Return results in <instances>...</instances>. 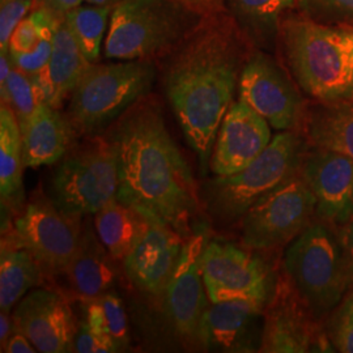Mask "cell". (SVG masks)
Returning a JSON list of instances; mask_svg holds the SVG:
<instances>
[{"instance_id":"30bf717a","label":"cell","mask_w":353,"mask_h":353,"mask_svg":"<svg viewBox=\"0 0 353 353\" xmlns=\"http://www.w3.org/2000/svg\"><path fill=\"white\" fill-rule=\"evenodd\" d=\"M316 216V199L301 172L254 203L241 219V242L255 252L275 250L294 240Z\"/></svg>"},{"instance_id":"277c9868","label":"cell","mask_w":353,"mask_h":353,"mask_svg":"<svg viewBox=\"0 0 353 353\" xmlns=\"http://www.w3.org/2000/svg\"><path fill=\"white\" fill-rule=\"evenodd\" d=\"M305 151L306 144L299 132H279L248 168L233 176H214L204 185L207 214L223 227L240 223L254 203L300 170Z\"/></svg>"},{"instance_id":"3957f363","label":"cell","mask_w":353,"mask_h":353,"mask_svg":"<svg viewBox=\"0 0 353 353\" xmlns=\"http://www.w3.org/2000/svg\"><path fill=\"white\" fill-rule=\"evenodd\" d=\"M287 63L318 102L353 100V26L288 19L281 29Z\"/></svg>"},{"instance_id":"e0dca14e","label":"cell","mask_w":353,"mask_h":353,"mask_svg":"<svg viewBox=\"0 0 353 353\" xmlns=\"http://www.w3.org/2000/svg\"><path fill=\"white\" fill-rule=\"evenodd\" d=\"M300 172L316 199V216L341 228L353 217V161L338 152L313 148L303 153Z\"/></svg>"},{"instance_id":"6da1fadb","label":"cell","mask_w":353,"mask_h":353,"mask_svg":"<svg viewBox=\"0 0 353 353\" xmlns=\"http://www.w3.org/2000/svg\"><path fill=\"white\" fill-rule=\"evenodd\" d=\"M105 134L113 141L118 156L117 198L153 214L183 237H191L202 199L159 102L145 96Z\"/></svg>"},{"instance_id":"b9f144b4","label":"cell","mask_w":353,"mask_h":353,"mask_svg":"<svg viewBox=\"0 0 353 353\" xmlns=\"http://www.w3.org/2000/svg\"><path fill=\"white\" fill-rule=\"evenodd\" d=\"M89 4H96V6H115L119 0H85Z\"/></svg>"},{"instance_id":"44dd1931","label":"cell","mask_w":353,"mask_h":353,"mask_svg":"<svg viewBox=\"0 0 353 353\" xmlns=\"http://www.w3.org/2000/svg\"><path fill=\"white\" fill-rule=\"evenodd\" d=\"M89 64L63 17L54 32L49 62L39 74L30 76L39 100L59 109Z\"/></svg>"},{"instance_id":"ab89813d","label":"cell","mask_w":353,"mask_h":353,"mask_svg":"<svg viewBox=\"0 0 353 353\" xmlns=\"http://www.w3.org/2000/svg\"><path fill=\"white\" fill-rule=\"evenodd\" d=\"M10 313L11 312L1 310V314H0V345H1V351L4 350L7 341L10 339V336L12 335L13 330H14L13 316H11Z\"/></svg>"},{"instance_id":"60d3db41","label":"cell","mask_w":353,"mask_h":353,"mask_svg":"<svg viewBox=\"0 0 353 353\" xmlns=\"http://www.w3.org/2000/svg\"><path fill=\"white\" fill-rule=\"evenodd\" d=\"M173 1L181 4L182 7H186L192 11H201V12L212 10L217 3V0H173Z\"/></svg>"},{"instance_id":"74e56055","label":"cell","mask_w":353,"mask_h":353,"mask_svg":"<svg viewBox=\"0 0 353 353\" xmlns=\"http://www.w3.org/2000/svg\"><path fill=\"white\" fill-rule=\"evenodd\" d=\"M1 352L7 353H34L38 352L37 348L32 344V341L28 339L24 332H21L19 328L13 330L12 335L7 341L4 350Z\"/></svg>"},{"instance_id":"ffe728a7","label":"cell","mask_w":353,"mask_h":353,"mask_svg":"<svg viewBox=\"0 0 353 353\" xmlns=\"http://www.w3.org/2000/svg\"><path fill=\"white\" fill-rule=\"evenodd\" d=\"M90 216L83 219L79 248L63 274L79 300L97 297L113 290L119 278L118 262L100 240Z\"/></svg>"},{"instance_id":"4316f807","label":"cell","mask_w":353,"mask_h":353,"mask_svg":"<svg viewBox=\"0 0 353 353\" xmlns=\"http://www.w3.org/2000/svg\"><path fill=\"white\" fill-rule=\"evenodd\" d=\"M83 310V319L97 334L113 339L119 351L130 345L128 322L122 300L113 290L101 296L79 300Z\"/></svg>"},{"instance_id":"7402d4cb","label":"cell","mask_w":353,"mask_h":353,"mask_svg":"<svg viewBox=\"0 0 353 353\" xmlns=\"http://www.w3.org/2000/svg\"><path fill=\"white\" fill-rule=\"evenodd\" d=\"M21 134L24 166L32 169L57 164L77 141L68 118L42 101Z\"/></svg>"},{"instance_id":"f35d334b","label":"cell","mask_w":353,"mask_h":353,"mask_svg":"<svg viewBox=\"0 0 353 353\" xmlns=\"http://www.w3.org/2000/svg\"><path fill=\"white\" fill-rule=\"evenodd\" d=\"M41 4L42 7L50 10L51 12L64 17L65 13L81 6V0H41Z\"/></svg>"},{"instance_id":"f1b7e54d","label":"cell","mask_w":353,"mask_h":353,"mask_svg":"<svg viewBox=\"0 0 353 353\" xmlns=\"http://www.w3.org/2000/svg\"><path fill=\"white\" fill-rule=\"evenodd\" d=\"M0 92L1 103L12 109L23 131L41 102L32 77L13 65L6 84L0 87Z\"/></svg>"},{"instance_id":"4fadbf2b","label":"cell","mask_w":353,"mask_h":353,"mask_svg":"<svg viewBox=\"0 0 353 353\" xmlns=\"http://www.w3.org/2000/svg\"><path fill=\"white\" fill-rule=\"evenodd\" d=\"M205 243L204 234H192L186 240L161 303L173 334L192 350L202 348L203 319L210 306L201 268Z\"/></svg>"},{"instance_id":"ac0fdd59","label":"cell","mask_w":353,"mask_h":353,"mask_svg":"<svg viewBox=\"0 0 353 353\" xmlns=\"http://www.w3.org/2000/svg\"><path fill=\"white\" fill-rule=\"evenodd\" d=\"M270 127L265 118L245 102H233L219 128L210 170L216 176H228L248 168L270 145Z\"/></svg>"},{"instance_id":"9a60e30c","label":"cell","mask_w":353,"mask_h":353,"mask_svg":"<svg viewBox=\"0 0 353 353\" xmlns=\"http://www.w3.org/2000/svg\"><path fill=\"white\" fill-rule=\"evenodd\" d=\"M186 240L176 229L152 216L147 232L122 262L131 285L152 301L163 303Z\"/></svg>"},{"instance_id":"1f68e13d","label":"cell","mask_w":353,"mask_h":353,"mask_svg":"<svg viewBox=\"0 0 353 353\" xmlns=\"http://www.w3.org/2000/svg\"><path fill=\"white\" fill-rule=\"evenodd\" d=\"M326 331L335 351L353 353V292L334 309Z\"/></svg>"},{"instance_id":"603a6c76","label":"cell","mask_w":353,"mask_h":353,"mask_svg":"<svg viewBox=\"0 0 353 353\" xmlns=\"http://www.w3.org/2000/svg\"><path fill=\"white\" fill-rule=\"evenodd\" d=\"M152 216L118 198L93 214L96 232L118 263H122L151 224Z\"/></svg>"},{"instance_id":"8d00e7d4","label":"cell","mask_w":353,"mask_h":353,"mask_svg":"<svg viewBox=\"0 0 353 353\" xmlns=\"http://www.w3.org/2000/svg\"><path fill=\"white\" fill-rule=\"evenodd\" d=\"M343 252L345 256L347 262V268H348V275H350V281H351V288L353 287V217L341 227V233H339Z\"/></svg>"},{"instance_id":"7c38bea8","label":"cell","mask_w":353,"mask_h":353,"mask_svg":"<svg viewBox=\"0 0 353 353\" xmlns=\"http://www.w3.org/2000/svg\"><path fill=\"white\" fill-rule=\"evenodd\" d=\"M201 268L211 303L248 300L265 306L276 280L261 258L221 241H207Z\"/></svg>"},{"instance_id":"52a82bcc","label":"cell","mask_w":353,"mask_h":353,"mask_svg":"<svg viewBox=\"0 0 353 353\" xmlns=\"http://www.w3.org/2000/svg\"><path fill=\"white\" fill-rule=\"evenodd\" d=\"M283 268L294 290L318 318L334 310L351 281L339 234L319 220L310 224L287 249Z\"/></svg>"},{"instance_id":"d6986e66","label":"cell","mask_w":353,"mask_h":353,"mask_svg":"<svg viewBox=\"0 0 353 353\" xmlns=\"http://www.w3.org/2000/svg\"><path fill=\"white\" fill-rule=\"evenodd\" d=\"M265 305L248 300L211 303L204 314L202 350L216 352H259Z\"/></svg>"},{"instance_id":"d6a6232c","label":"cell","mask_w":353,"mask_h":353,"mask_svg":"<svg viewBox=\"0 0 353 353\" xmlns=\"http://www.w3.org/2000/svg\"><path fill=\"white\" fill-rule=\"evenodd\" d=\"M299 4L318 23L353 26V0H299Z\"/></svg>"},{"instance_id":"9c48e42d","label":"cell","mask_w":353,"mask_h":353,"mask_svg":"<svg viewBox=\"0 0 353 353\" xmlns=\"http://www.w3.org/2000/svg\"><path fill=\"white\" fill-rule=\"evenodd\" d=\"M83 219L65 214L49 195L36 190L14 220L13 233L1 246L24 248L36 258L45 275H63L79 248Z\"/></svg>"},{"instance_id":"5b68a950","label":"cell","mask_w":353,"mask_h":353,"mask_svg":"<svg viewBox=\"0 0 353 353\" xmlns=\"http://www.w3.org/2000/svg\"><path fill=\"white\" fill-rule=\"evenodd\" d=\"M154 77L148 59L89 64L71 93L67 113L76 137L102 134L148 94Z\"/></svg>"},{"instance_id":"8fae6325","label":"cell","mask_w":353,"mask_h":353,"mask_svg":"<svg viewBox=\"0 0 353 353\" xmlns=\"http://www.w3.org/2000/svg\"><path fill=\"white\" fill-rule=\"evenodd\" d=\"M263 316V336L259 352L335 351L326 328L321 326V318L312 312L284 272L275 280Z\"/></svg>"},{"instance_id":"7a4b0ae2","label":"cell","mask_w":353,"mask_h":353,"mask_svg":"<svg viewBox=\"0 0 353 353\" xmlns=\"http://www.w3.org/2000/svg\"><path fill=\"white\" fill-rule=\"evenodd\" d=\"M239 54L230 39L207 30L186 43L168 65L165 93L203 172L239 85Z\"/></svg>"},{"instance_id":"f546056e","label":"cell","mask_w":353,"mask_h":353,"mask_svg":"<svg viewBox=\"0 0 353 353\" xmlns=\"http://www.w3.org/2000/svg\"><path fill=\"white\" fill-rule=\"evenodd\" d=\"M62 19L45 7L38 8L14 29L8 50L11 54H23L36 49L43 38L54 34Z\"/></svg>"},{"instance_id":"e575fe53","label":"cell","mask_w":353,"mask_h":353,"mask_svg":"<svg viewBox=\"0 0 353 353\" xmlns=\"http://www.w3.org/2000/svg\"><path fill=\"white\" fill-rule=\"evenodd\" d=\"M74 352H119V348L113 339L97 334L89 327L88 323L84 319H80L74 341Z\"/></svg>"},{"instance_id":"5bb4252c","label":"cell","mask_w":353,"mask_h":353,"mask_svg":"<svg viewBox=\"0 0 353 353\" xmlns=\"http://www.w3.org/2000/svg\"><path fill=\"white\" fill-rule=\"evenodd\" d=\"M239 100L279 131L294 130L303 119V101L297 89L265 54H255L241 70Z\"/></svg>"},{"instance_id":"d4e9b609","label":"cell","mask_w":353,"mask_h":353,"mask_svg":"<svg viewBox=\"0 0 353 353\" xmlns=\"http://www.w3.org/2000/svg\"><path fill=\"white\" fill-rule=\"evenodd\" d=\"M45 272L36 258L24 248L1 246L0 307L11 312L24 296L43 280Z\"/></svg>"},{"instance_id":"2e32d148","label":"cell","mask_w":353,"mask_h":353,"mask_svg":"<svg viewBox=\"0 0 353 353\" xmlns=\"http://www.w3.org/2000/svg\"><path fill=\"white\" fill-rule=\"evenodd\" d=\"M12 316L16 328L26 334L38 352H74L79 321L62 292L32 290L16 305Z\"/></svg>"},{"instance_id":"8992f818","label":"cell","mask_w":353,"mask_h":353,"mask_svg":"<svg viewBox=\"0 0 353 353\" xmlns=\"http://www.w3.org/2000/svg\"><path fill=\"white\" fill-rule=\"evenodd\" d=\"M118 191L117 150L105 132L76 141L51 173L49 196L65 214L93 216L115 199Z\"/></svg>"},{"instance_id":"cb8c5ba5","label":"cell","mask_w":353,"mask_h":353,"mask_svg":"<svg viewBox=\"0 0 353 353\" xmlns=\"http://www.w3.org/2000/svg\"><path fill=\"white\" fill-rule=\"evenodd\" d=\"M313 148L338 152L353 161V100L319 102L303 119Z\"/></svg>"},{"instance_id":"83f0119b","label":"cell","mask_w":353,"mask_h":353,"mask_svg":"<svg viewBox=\"0 0 353 353\" xmlns=\"http://www.w3.org/2000/svg\"><path fill=\"white\" fill-rule=\"evenodd\" d=\"M113 7L96 4L79 6L64 16L76 42L90 63H96L100 57L102 41Z\"/></svg>"},{"instance_id":"ba28073f","label":"cell","mask_w":353,"mask_h":353,"mask_svg":"<svg viewBox=\"0 0 353 353\" xmlns=\"http://www.w3.org/2000/svg\"><path fill=\"white\" fill-rule=\"evenodd\" d=\"M179 7L173 0H119L105 39L106 58L148 59L170 48L185 28Z\"/></svg>"},{"instance_id":"d590c367","label":"cell","mask_w":353,"mask_h":353,"mask_svg":"<svg viewBox=\"0 0 353 353\" xmlns=\"http://www.w3.org/2000/svg\"><path fill=\"white\" fill-rule=\"evenodd\" d=\"M52 36L43 38L36 49L23 54H11L13 65L26 72V75L34 76L39 74L49 62L52 51Z\"/></svg>"},{"instance_id":"4dcf8cb0","label":"cell","mask_w":353,"mask_h":353,"mask_svg":"<svg viewBox=\"0 0 353 353\" xmlns=\"http://www.w3.org/2000/svg\"><path fill=\"white\" fill-rule=\"evenodd\" d=\"M234 13L243 23L256 29H270L279 16L296 0H229Z\"/></svg>"},{"instance_id":"836d02e7","label":"cell","mask_w":353,"mask_h":353,"mask_svg":"<svg viewBox=\"0 0 353 353\" xmlns=\"http://www.w3.org/2000/svg\"><path fill=\"white\" fill-rule=\"evenodd\" d=\"M34 0H1L0 1V49L8 50L14 29L26 19Z\"/></svg>"},{"instance_id":"484cf974","label":"cell","mask_w":353,"mask_h":353,"mask_svg":"<svg viewBox=\"0 0 353 353\" xmlns=\"http://www.w3.org/2000/svg\"><path fill=\"white\" fill-rule=\"evenodd\" d=\"M23 134L8 105L0 108V194L1 202L16 201L23 191Z\"/></svg>"}]
</instances>
